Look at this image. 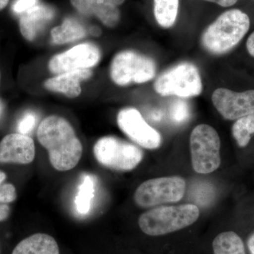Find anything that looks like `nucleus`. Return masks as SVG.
<instances>
[{
	"label": "nucleus",
	"instance_id": "nucleus-10",
	"mask_svg": "<svg viewBox=\"0 0 254 254\" xmlns=\"http://www.w3.org/2000/svg\"><path fill=\"white\" fill-rule=\"evenodd\" d=\"M101 53L99 48L92 43H82L71 49L55 55L48 64L51 72L60 73L89 69L99 63Z\"/></svg>",
	"mask_w": 254,
	"mask_h": 254
},
{
	"label": "nucleus",
	"instance_id": "nucleus-4",
	"mask_svg": "<svg viewBox=\"0 0 254 254\" xmlns=\"http://www.w3.org/2000/svg\"><path fill=\"white\" fill-rule=\"evenodd\" d=\"M154 89L162 96L190 98L203 91L198 68L190 63H182L162 73L154 83Z\"/></svg>",
	"mask_w": 254,
	"mask_h": 254
},
{
	"label": "nucleus",
	"instance_id": "nucleus-16",
	"mask_svg": "<svg viewBox=\"0 0 254 254\" xmlns=\"http://www.w3.org/2000/svg\"><path fill=\"white\" fill-rule=\"evenodd\" d=\"M11 254H60V250L54 237L36 233L21 241Z\"/></svg>",
	"mask_w": 254,
	"mask_h": 254
},
{
	"label": "nucleus",
	"instance_id": "nucleus-24",
	"mask_svg": "<svg viewBox=\"0 0 254 254\" xmlns=\"http://www.w3.org/2000/svg\"><path fill=\"white\" fill-rule=\"evenodd\" d=\"M36 3L37 0H16L13 6V9L18 14H23L36 6Z\"/></svg>",
	"mask_w": 254,
	"mask_h": 254
},
{
	"label": "nucleus",
	"instance_id": "nucleus-21",
	"mask_svg": "<svg viewBox=\"0 0 254 254\" xmlns=\"http://www.w3.org/2000/svg\"><path fill=\"white\" fill-rule=\"evenodd\" d=\"M232 133L239 146H247L254 133V113L237 120L232 126Z\"/></svg>",
	"mask_w": 254,
	"mask_h": 254
},
{
	"label": "nucleus",
	"instance_id": "nucleus-22",
	"mask_svg": "<svg viewBox=\"0 0 254 254\" xmlns=\"http://www.w3.org/2000/svg\"><path fill=\"white\" fill-rule=\"evenodd\" d=\"M16 198V190L14 185L3 183L0 185V204H7Z\"/></svg>",
	"mask_w": 254,
	"mask_h": 254
},
{
	"label": "nucleus",
	"instance_id": "nucleus-26",
	"mask_svg": "<svg viewBox=\"0 0 254 254\" xmlns=\"http://www.w3.org/2000/svg\"><path fill=\"white\" fill-rule=\"evenodd\" d=\"M203 1L218 4L222 7L227 8L233 6V5L236 4L239 0H203Z\"/></svg>",
	"mask_w": 254,
	"mask_h": 254
},
{
	"label": "nucleus",
	"instance_id": "nucleus-2",
	"mask_svg": "<svg viewBox=\"0 0 254 254\" xmlns=\"http://www.w3.org/2000/svg\"><path fill=\"white\" fill-rule=\"evenodd\" d=\"M248 15L238 9L222 13L202 33V46L210 54L222 55L240 43L250 28Z\"/></svg>",
	"mask_w": 254,
	"mask_h": 254
},
{
	"label": "nucleus",
	"instance_id": "nucleus-18",
	"mask_svg": "<svg viewBox=\"0 0 254 254\" xmlns=\"http://www.w3.org/2000/svg\"><path fill=\"white\" fill-rule=\"evenodd\" d=\"M153 14L160 27L170 28L176 22L180 0H153Z\"/></svg>",
	"mask_w": 254,
	"mask_h": 254
},
{
	"label": "nucleus",
	"instance_id": "nucleus-17",
	"mask_svg": "<svg viewBox=\"0 0 254 254\" xmlns=\"http://www.w3.org/2000/svg\"><path fill=\"white\" fill-rule=\"evenodd\" d=\"M86 36V28L73 18H66L60 26L53 28L51 31L52 39L57 45L77 41Z\"/></svg>",
	"mask_w": 254,
	"mask_h": 254
},
{
	"label": "nucleus",
	"instance_id": "nucleus-31",
	"mask_svg": "<svg viewBox=\"0 0 254 254\" xmlns=\"http://www.w3.org/2000/svg\"><path fill=\"white\" fill-rule=\"evenodd\" d=\"M106 2L109 3L110 4L115 5V6H119L123 4L126 0H103Z\"/></svg>",
	"mask_w": 254,
	"mask_h": 254
},
{
	"label": "nucleus",
	"instance_id": "nucleus-12",
	"mask_svg": "<svg viewBox=\"0 0 254 254\" xmlns=\"http://www.w3.org/2000/svg\"><path fill=\"white\" fill-rule=\"evenodd\" d=\"M35 155L34 141L27 135L11 133L0 141V163L27 165L33 161Z\"/></svg>",
	"mask_w": 254,
	"mask_h": 254
},
{
	"label": "nucleus",
	"instance_id": "nucleus-13",
	"mask_svg": "<svg viewBox=\"0 0 254 254\" xmlns=\"http://www.w3.org/2000/svg\"><path fill=\"white\" fill-rule=\"evenodd\" d=\"M55 14V10L45 4H36L23 13L19 20V30L23 38L28 41L36 39L38 33L53 20Z\"/></svg>",
	"mask_w": 254,
	"mask_h": 254
},
{
	"label": "nucleus",
	"instance_id": "nucleus-28",
	"mask_svg": "<svg viewBox=\"0 0 254 254\" xmlns=\"http://www.w3.org/2000/svg\"><path fill=\"white\" fill-rule=\"evenodd\" d=\"M247 49L250 55L254 58V31L249 37L247 41Z\"/></svg>",
	"mask_w": 254,
	"mask_h": 254
},
{
	"label": "nucleus",
	"instance_id": "nucleus-19",
	"mask_svg": "<svg viewBox=\"0 0 254 254\" xmlns=\"http://www.w3.org/2000/svg\"><path fill=\"white\" fill-rule=\"evenodd\" d=\"M213 254H246L243 241L235 232H222L213 242Z\"/></svg>",
	"mask_w": 254,
	"mask_h": 254
},
{
	"label": "nucleus",
	"instance_id": "nucleus-33",
	"mask_svg": "<svg viewBox=\"0 0 254 254\" xmlns=\"http://www.w3.org/2000/svg\"><path fill=\"white\" fill-rule=\"evenodd\" d=\"M6 179V174L3 173L2 171H0V185H2Z\"/></svg>",
	"mask_w": 254,
	"mask_h": 254
},
{
	"label": "nucleus",
	"instance_id": "nucleus-15",
	"mask_svg": "<svg viewBox=\"0 0 254 254\" xmlns=\"http://www.w3.org/2000/svg\"><path fill=\"white\" fill-rule=\"evenodd\" d=\"M71 4L83 14L93 15L110 28L118 26L121 18L118 6L103 0H70Z\"/></svg>",
	"mask_w": 254,
	"mask_h": 254
},
{
	"label": "nucleus",
	"instance_id": "nucleus-9",
	"mask_svg": "<svg viewBox=\"0 0 254 254\" xmlns=\"http://www.w3.org/2000/svg\"><path fill=\"white\" fill-rule=\"evenodd\" d=\"M118 127L131 141L139 146L153 150L160 147L162 138L160 133L150 126L138 110L127 108L118 115Z\"/></svg>",
	"mask_w": 254,
	"mask_h": 254
},
{
	"label": "nucleus",
	"instance_id": "nucleus-7",
	"mask_svg": "<svg viewBox=\"0 0 254 254\" xmlns=\"http://www.w3.org/2000/svg\"><path fill=\"white\" fill-rule=\"evenodd\" d=\"M156 70V64L152 58L132 50H125L114 58L110 76L114 83L125 86L150 81L154 78Z\"/></svg>",
	"mask_w": 254,
	"mask_h": 254
},
{
	"label": "nucleus",
	"instance_id": "nucleus-32",
	"mask_svg": "<svg viewBox=\"0 0 254 254\" xmlns=\"http://www.w3.org/2000/svg\"><path fill=\"white\" fill-rule=\"evenodd\" d=\"M9 0H0V11L4 9L6 6H7L8 3H9Z\"/></svg>",
	"mask_w": 254,
	"mask_h": 254
},
{
	"label": "nucleus",
	"instance_id": "nucleus-25",
	"mask_svg": "<svg viewBox=\"0 0 254 254\" xmlns=\"http://www.w3.org/2000/svg\"><path fill=\"white\" fill-rule=\"evenodd\" d=\"M173 109V120L177 122H182L186 120L187 117V108L185 106L179 105Z\"/></svg>",
	"mask_w": 254,
	"mask_h": 254
},
{
	"label": "nucleus",
	"instance_id": "nucleus-27",
	"mask_svg": "<svg viewBox=\"0 0 254 254\" xmlns=\"http://www.w3.org/2000/svg\"><path fill=\"white\" fill-rule=\"evenodd\" d=\"M10 208L6 204H0V222L4 221L9 217Z\"/></svg>",
	"mask_w": 254,
	"mask_h": 254
},
{
	"label": "nucleus",
	"instance_id": "nucleus-8",
	"mask_svg": "<svg viewBox=\"0 0 254 254\" xmlns=\"http://www.w3.org/2000/svg\"><path fill=\"white\" fill-rule=\"evenodd\" d=\"M186 182L180 177L152 179L142 183L134 193V201L142 208L176 203L183 198Z\"/></svg>",
	"mask_w": 254,
	"mask_h": 254
},
{
	"label": "nucleus",
	"instance_id": "nucleus-11",
	"mask_svg": "<svg viewBox=\"0 0 254 254\" xmlns=\"http://www.w3.org/2000/svg\"><path fill=\"white\" fill-rule=\"evenodd\" d=\"M212 103L222 118L237 120L254 113V90L235 92L218 88L212 95Z\"/></svg>",
	"mask_w": 254,
	"mask_h": 254
},
{
	"label": "nucleus",
	"instance_id": "nucleus-23",
	"mask_svg": "<svg viewBox=\"0 0 254 254\" xmlns=\"http://www.w3.org/2000/svg\"><path fill=\"white\" fill-rule=\"evenodd\" d=\"M36 123V115L33 113H26L18 123V131L21 134L26 135L33 130Z\"/></svg>",
	"mask_w": 254,
	"mask_h": 254
},
{
	"label": "nucleus",
	"instance_id": "nucleus-20",
	"mask_svg": "<svg viewBox=\"0 0 254 254\" xmlns=\"http://www.w3.org/2000/svg\"><path fill=\"white\" fill-rule=\"evenodd\" d=\"M95 179L91 175L83 177L74 200L76 211L80 215H86L91 210L95 195Z\"/></svg>",
	"mask_w": 254,
	"mask_h": 254
},
{
	"label": "nucleus",
	"instance_id": "nucleus-29",
	"mask_svg": "<svg viewBox=\"0 0 254 254\" xmlns=\"http://www.w3.org/2000/svg\"><path fill=\"white\" fill-rule=\"evenodd\" d=\"M247 246H248L250 254H254V232L249 238L248 242H247Z\"/></svg>",
	"mask_w": 254,
	"mask_h": 254
},
{
	"label": "nucleus",
	"instance_id": "nucleus-5",
	"mask_svg": "<svg viewBox=\"0 0 254 254\" xmlns=\"http://www.w3.org/2000/svg\"><path fill=\"white\" fill-rule=\"evenodd\" d=\"M97 161L110 170L128 172L143 160V151L136 145L115 136L100 138L93 147Z\"/></svg>",
	"mask_w": 254,
	"mask_h": 254
},
{
	"label": "nucleus",
	"instance_id": "nucleus-6",
	"mask_svg": "<svg viewBox=\"0 0 254 254\" xmlns=\"http://www.w3.org/2000/svg\"><path fill=\"white\" fill-rule=\"evenodd\" d=\"M220 138L210 125H198L190 136L192 166L196 173L209 174L215 171L221 163Z\"/></svg>",
	"mask_w": 254,
	"mask_h": 254
},
{
	"label": "nucleus",
	"instance_id": "nucleus-1",
	"mask_svg": "<svg viewBox=\"0 0 254 254\" xmlns=\"http://www.w3.org/2000/svg\"><path fill=\"white\" fill-rule=\"evenodd\" d=\"M37 137L48 151L55 170L68 171L79 163L83 145L71 124L64 118L57 115L47 117L38 127Z\"/></svg>",
	"mask_w": 254,
	"mask_h": 254
},
{
	"label": "nucleus",
	"instance_id": "nucleus-30",
	"mask_svg": "<svg viewBox=\"0 0 254 254\" xmlns=\"http://www.w3.org/2000/svg\"><path fill=\"white\" fill-rule=\"evenodd\" d=\"M90 33H91L92 36L98 37L100 36L102 31L100 28H98V26H92V27L90 28Z\"/></svg>",
	"mask_w": 254,
	"mask_h": 254
},
{
	"label": "nucleus",
	"instance_id": "nucleus-14",
	"mask_svg": "<svg viewBox=\"0 0 254 254\" xmlns=\"http://www.w3.org/2000/svg\"><path fill=\"white\" fill-rule=\"evenodd\" d=\"M92 75L90 69L75 70L49 78L44 86L48 91L63 93L69 98H77L81 93V82L91 78Z\"/></svg>",
	"mask_w": 254,
	"mask_h": 254
},
{
	"label": "nucleus",
	"instance_id": "nucleus-34",
	"mask_svg": "<svg viewBox=\"0 0 254 254\" xmlns=\"http://www.w3.org/2000/svg\"><path fill=\"white\" fill-rule=\"evenodd\" d=\"M0 83H1V71H0Z\"/></svg>",
	"mask_w": 254,
	"mask_h": 254
},
{
	"label": "nucleus",
	"instance_id": "nucleus-3",
	"mask_svg": "<svg viewBox=\"0 0 254 254\" xmlns=\"http://www.w3.org/2000/svg\"><path fill=\"white\" fill-rule=\"evenodd\" d=\"M199 214V209L193 204L160 206L142 214L138 225L145 235L161 236L190 226Z\"/></svg>",
	"mask_w": 254,
	"mask_h": 254
}]
</instances>
